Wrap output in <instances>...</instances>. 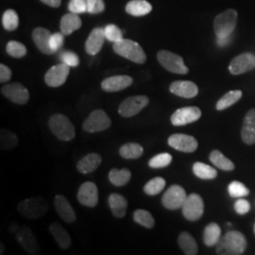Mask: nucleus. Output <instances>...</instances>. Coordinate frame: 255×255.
<instances>
[{
    "label": "nucleus",
    "instance_id": "6",
    "mask_svg": "<svg viewBox=\"0 0 255 255\" xmlns=\"http://www.w3.org/2000/svg\"><path fill=\"white\" fill-rule=\"evenodd\" d=\"M157 59L164 69L171 73L185 75L189 72L188 67L184 64L183 59L180 55L167 50H160L157 53Z\"/></svg>",
    "mask_w": 255,
    "mask_h": 255
},
{
    "label": "nucleus",
    "instance_id": "30",
    "mask_svg": "<svg viewBox=\"0 0 255 255\" xmlns=\"http://www.w3.org/2000/svg\"><path fill=\"white\" fill-rule=\"evenodd\" d=\"M221 238V229L219 224L212 222L208 224L203 233V241L206 246L212 247L218 245Z\"/></svg>",
    "mask_w": 255,
    "mask_h": 255
},
{
    "label": "nucleus",
    "instance_id": "28",
    "mask_svg": "<svg viewBox=\"0 0 255 255\" xmlns=\"http://www.w3.org/2000/svg\"><path fill=\"white\" fill-rule=\"evenodd\" d=\"M152 6L146 0H130L126 5V11L132 16H144L148 14Z\"/></svg>",
    "mask_w": 255,
    "mask_h": 255
},
{
    "label": "nucleus",
    "instance_id": "40",
    "mask_svg": "<svg viewBox=\"0 0 255 255\" xmlns=\"http://www.w3.org/2000/svg\"><path fill=\"white\" fill-rule=\"evenodd\" d=\"M172 162V156L167 152L160 153L151 158L148 162V165L151 168H164L168 166Z\"/></svg>",
    "mask_w": 255,
    "mask_h": 255
},
{
    "label": "nucleus",
    "instance_id": "14",
    "mask_svg": "<svg viewBox=\"0 0 255 255\" xmlns=\"http://www.w3.org/2000/svg\"><path fill=\"white\" fill-rule=\"evenodd\" d=\"M70 72V66L67 64H56L49 68L45 75V82L49 87H60L66 82Z\"/></svg>",
    "mask_w": 255,
    "mask_h": 255
},
{
    "label": "nucleus",
    "instance_id": "45",
    "mask_svg": "<svg viewBox=\"0 0 255 255\" xmlns=\"http://www.w3.org/2000/svg\"><path fill=\"white\" fill-rule=\"evenodd\" d=\"M68 9L73 13H83L87 11V0H70Z\"/></svg>",
    "mask_w": 255,
    "mask_h": 255
},
{
    "label": "nucleus",
    "instance_id": "51",
    "mask_svg": "<svg viewBox=\"0 0 255 255\" xmlns=\"http://www.w3.org/2000/svg\"><path fill=\"white\" fill-rule=\"evenodd\" d=\"M230 42H231V36L223 37V38H218L217 39V44L220 47L228 46Z\"/></svg>",
    "mask_w": 255,
    "mask_h": 255
},
{
    "label": "nucleus",
    "instance_id": "24",
    "mask_svg": "<svg viewBox=\"0 0 255 255\" xmlns=\"http://www.w3.org/2000/svg\"><path fill=\"white\" fill-rule=\"evenodd\" d=\"M110 208L112 214L117 219H122L126 216L128 208V201L122 195L113 193L109 196Z\"/></svg>",
    "mask_w": 255,
    "mask_h": 255
},
{
    "label": "nucleus",
    "instance_id": "50",
    "mask_svg": "<svg viewBox=\"0 0 255 255\" xmlns=\"http://www.w3.org/2000/svg\"><path fill=\"white\" fill-rule=\"evenodd\" d=\"M41 1L52 8H59L62 3V0H41Z\"/></svg>",
    "mask_w": 255,
    "mask_h": 255
},
{
    "label": "nucleus",
    "instance_id": "9",
    "mask_svg": "<svg viewBox=\"0 0 255 255\" xmlns=\"http://www.w3.org/2000/svg\"><path fill=\"white\" fill-rule=\"evenodd\" d=\"M182 215L189 221H197L201 219L204 212L203 200L199 194H190L182 207Z\"/></svg>",
    "mask_w": 255,
    "mask_h": 255
},
{
    "label": "nucleus",
    "instance_id": "17",
    "mask_svg": "<svg viewBox=\"0 0 255 255\" xmlns=\"http://www.w3.org/2000/svg\"><path fill=\"white\" fill-rule=\"evenodd\" d=\"M255 68V55L243 53L234 58L229 65V70L233 75L246 73Z\"/></svg>",
    "mask_w": 255,
    "mask_h": 255
},
{
    "label": "nucleus",
    "instance_id": "21",
    "mask_svg": "<svg viewBox=\"0 0 255 255\" xmlns=\"http://www.w3.org/2000/svg\"><path fill=\"white\" fill-rule=\"evenodd\" d=\"M51 36H52L51 32L45 27H36L32 31V39L38 49L44 54L52 55L56 53L52 50L49 44Z\"/></svg>",
    "mask_w": 255,
    "mask_h": 255
},
{
    "label": "nucleus",
    "instance_id": "20",
    "mask_svg": "<svg viewBox=\"0 0 255 255\" xmlns=\"http://www.w3.org/2000/svg\"><path fill=\"white\" fill-rule=\"evenodd\" d=\"M169 91L183 99H193L199 94V88L194 82L177 81L170 84Z\"/></svg>",
    "mask_w": 255,
    "mask_h": 255
},
{
    "label": "nucleus",
    "instance_id": "15",
    "mask_svg": "<svg viewBox=\"0 0 255 255\" xmlns=\"http://www.w3.org/2000/svg\"><path fill=\"white\" fill-rule=\"evenodd\" d=\"M167 143L176 150L182 151L184 153L194 152L199 146L198 141L195 137L182 133H175L170 135L168 137Z\"/></svg>",
    "mask_w": 255,
    "mask_h": 255
},
{
    "label": "nucleus",
    "instance_id": "37",
    "mask_svg": "<svg viewBox=\"0 0 255 255\" xmlns=\"http://www.w3.org/2000/svg\"><path fill=\"white\" fill-rule=\"evenodd\" d=\"M133 220L137 224L146 229H152L155 226V220L152 215L146 210L138 209L134 211Z\"/></svg>",
    "mask_w": 255,
    "mask_h": 255
},
{
    "label": "nucleus",
    "instance_id": "49",
    "mask_svg": "<svg viewBox=\"0 0 255 255\" xmlns=\"http://www.w3.org/2000/svg\"><path fill=\"white\" fill-rule=\"evenodd\" d=\"M11 70L5 64H0V82L5 83L9 82L11 78Z\"/></svg>",
    "mask_w": 255,
    "mask_h": 255
},
{
    "label": "nucleus",
    "instance_id": "5",
    "mask_svg": "<svg viewBox=\"0 0 255 255\" xmlns=\"http://www.w3.org/2000/svg\"><path fill=\"white\" fill-rule=\"evenodd\" d=\"M238 14L236 9H229L215 18L214 29L217 38L231 36L237 27Z\"/></svg>",
    "mask_w": 255,
    "mask_h": 255
},
{
    "label": "nucleus",
    "instance_id": "16",
    "mask_svg": "<svg viewBox=\"0 0 255 255\" xmlns=\"http://www.w3.org/2000/svg\"><path fill=\"white\" fill-rule=\"evenodd\" d=\"M78 201L83 206L96 207L99 202V191L97 185L92 182L82 183L78 191Z\"/></svg>",
    "mask_w": 255,
    "mask_h": 255
},
{
    "label": "nucleus",
    "instance_id": "3",
    "mask_svg": "<svg viewBox=\"0 0 255 255\" xmlns=\"http://www.w3.org/2000/svg\"><path fill=\"white\" fill-rule=\"evenodd\" d=\"M49 209L48 202L43 197L28 198L21 201L17 210L21 216L27 219H37L45 216Z\"/></svg>",
    "mask_w": 255,
    "mask_h": 255
},
{
    "label": "nucleus",
    "instance_id": "47",
    "mask_svg": "<svg viewBox=\"0 0 255 255\" xmlns=\"http://www.w3.org/2000/svg\"><path fill=\"white\" fill-rule=\"evenodd\" d=\"M64 35L62 32H57L52 34V36L50 38V47L52 48V50L57 52L59 49L62 48V46H64Z\"/></svg>",
    "mask_w": 255,
    "mask_h": 255
},
{
    "label": "nucleus",
    "instance_id": "46",
    "mask_svg": "<svg viewBox=\"0 0 255 255\" xmlns=\"http://www.w3.org/2000/svg\"><path fill=\"white\" fill-rule=\"evenodd\" d=\"M105 4L103 0H87V12L98 14L104 11Z\"/></svg>",
    "mask_w": 255,
    "mask_h": 255
},
{
    "label": "nucleus",
    "instance_id": "41",
    "mask_svg": "<svg viewBox=\"0 0 255 255\" xmlns=\"http://www.w3.org/2000/svg\"><path fill=\"white\" fill-rule=\"evenodd\" d=\"M7 53L13 58H22L27 55V48L17 41H9L6 46Z\"/></svg>",
    "mask_w": 255,
    "mask_h": 255
},
{
    "label": "nucleus",
    "instance_id": "53",
    "mask_svg": "<svg viewBox=\"0 0 255 255\" xmlns=\"http://www.w3.org/2000/svg\"><path fill=\"white\" fill-rule=\"evenodd\" d=\"M254 231H255V227H254Z\"/></svg>",
    "mask_w": 255,
    "mask_h": 255
},
{
    "label": "nucleus",
    "instance_id": "8",
    "mask_svg": "<svg viewBox=\"0 0 255 255\" xmlns=\"http://www.w3.org/2000/svg\"><path fill=\"white\" fill-rule=\"evenodd\" d=\"M149 103L146 96H133L127 98L120 103L119 107V115L122 118H132L138 115L142 110L146 108Z\"/></svg>",
    "mask_w": 255,
    "mask_h": 255
},
{
    "label": "nucleus",
    "instance_id": "19",
    "mask_svg": "<svg viewBox=\"0 0 255 255\" xmlns=\"http://www.w3.org/2000/svg\"><path fill=\"white\" fill-rule=\"evenodd\" d=\"M55 210L60 218L66 223H73L76 221L77 217L71 204L62 195H57L54 198Z\"/></svg>",
    "mask_w": 255,
    "mask_h": 255
},
{
    "label": "nucleus",
    "instance_id": "26",
    "mask_svg": "<svg viewBox=\"0 0 255 255\" xmlns=\"http://www.w3.org/2000/svg\"><path fill=\"white\" fill-rule=\"evenodd\" d=\"M49 232L54 237L56 243L62 250H67L71 246V237L68 232L59 223L54 222L50 225Z\"/></svg>",
    "mask_w": 255,
    "mask_h": 255
},
{
    "label": "nucleus",
    "instance_id": "23",
    "mask_svg": "<svg viewBox=\"0 0 255 255\" xmlns=\"http://www.w3.org/2000/svg\"><path fill=\"white\" fill-rule=\"evenodd\" d=\"M241 137L247 145L255 144V109H251L247 113L241 129Z\"/></svg>",
    "mask_w": 255,
    "mask_h": 255
},
{
    "label": "nucleus",
    "instance_id": "1",
    "mask_svg": "<svg viewBox=\"0 0 255 255\" xmlns=\"http://www.w3.org/2000/svg\"><path fill=\"white\" fill-rule=\"evenodd\" d=\"M247 248L246 237L243 234L232 231L221 237L217 247V254L220 255H242Z\"/></svg>",
    "mask_w": 255,
    "mask_h": 255
},
{
    "label": "nucleus",
    "instance_id": "12",
    "mask_svg": "<svg viewBox=\"0 0 255 255\" xmlns=\"http://www.w3.org/2000/svg\"><path fill=\"white\" fill-rule=\"evenodd\" d=\"M16 240L19 245L22 247L28 255H36L40 254L39 243L31 229L28 228L27 226H21L16 233Z\"/></svg>",
    "mask_w": 255,
    "mask_h": 255
},
{
    "label": "nucleus",
    "instance_id": "32",
    "mask_svg": "<svg viewBox=\"0 0 255 255\" xmlns=\"http://www.w3.org/2000/svg\"><path fill=\"white\" fill-rule=\"evenodd\" d=\"M144 153L143 146L137 143H128L119 148V154L127 160L139 159Z\"/></svg>",
    "mask_w": 255,
    "mask_h": 255
},
{
    "label": "nucleus",
    "instance_id": "2",
    "mask_svg": "<svg viewBox=\"0 0 255 255\" xmlns=\"http://www.w3.org/2000/svg\"><path fill=\"white\" fill-rule=\"evenodd\" d=\"M113 48L117 54L135 64H143L146 63V55L145 51L143 50L142 46L132 40L123 38L119 42L114 43Z\"/></svg>",
    "mask_w": 255,
    "mask_h": 255
},
{
    "label": "nucleus",
    "instance_id": "34",
    "mask_svg": "<svg viewBox=\"0 0 255 255\" xmlns=\"http://www.w3.org/2000/svg\"><path fill=\"white\" fill-rule=\"evenodd\" d=\"M193 172L198 178L202 180H213L218 176L216 168L201 162H197L193 164Z\"/></svg>",
    "mask_w": 255,
    "mask_h": 255
},
{
    "label": "nucleus",
    "instance_id": "4",
    "mask_svg": "<svg viewBox=\"0 0 255 255\" xmlns=\"http://www.w3.org/2000/svg\"><path fill=\"white\" fill-rule=\"evenodd\" d=\"M48 127L52 133L62 141H71L75 138L76 130L71 121L62 114H55L48 120Z\"/></svg>",
    "mask_w": 255,
    "mask_h": 255
},
{
    "label": "nucleus",
    "instance_id": "11",
    "mask_svg": "<svg viewBox=\"0 0 255 255\" xmlns=\"http://www.w3.org/2000/svg\"><path fill=\"white\" fill-rule=\"evenodd\" d=\"M1 94L9 101L18 105L27 104L29 100L28 90L19 82H12L4 85L1 88Z\"/></svg>",
    "mask_w": 255,
    "mask_h": 255
},
{
    "label": "nucleus",
    "instance_id": "42",
    "mask_svg": "<svg viewBox=\"0 0 255 255\" xmlns=\"http://www.w3.org/2000/svg\"><path fill=\"white\" fill-rule=\"evenodd\" d=\"M228 191L232 198H244L250 194V190L242 182H232L228 186Z\"/></svg>",
    "mask_w": 255,
    "mask_h": 255
},
{
    "label": "nucleus",
    "instance_id": "22",
    "mask_svg": "<svg viewBox=\"0 0 255 255\" xmlns=\"http://www.w3.org/2000/svg\"><path fill=\"white\" fill-rule=\"evenodd\" d=\"M104 28L96 27L94 28L85 42V50L89 55H97L102 48L105 41Z\"/></svg>",
    "mask_w": 255,
    "mask_h": 255
},
{
    "label": "nucleus",
    "instance_id": "27",
    "mask_svg": "<svg viewBox=\"0 0 255 255\" xmlns=\"http://www.w3.org/2000/svg\"><path fill=\"white\" fill-rule=\"evenodd\" d=\"M82 19L80 18L79 14L77 13H67L64 14L61 20V32L64 34V36L70 35L75 30L79 29L82 27Z\"/></svg>",
    "mask_w": 255,
    "mask_h": 255
},
{
    "label": "nucleus",
    "instance_id": "48",
    "mask_svg": "<svg viewBox=\"0 0 255 255\" xmlns=\"http://www.w3.org/2000/svg\"><path fill=\"white\" fill-rule=\"evenodd\" d=\"M235 210L239 215H245L250 212L251 204L249 201L244 199H239L235 203Z\"/></svg>",
    "mask_w": 255,
    "mask_h": 255
},
{
    "label": "nucleus",
    "instance_id": "33",
    "mask_svg": "<svg viewBox=\"0 0 255 255\" xmlns=\"http://www.w3.org/2000/svg\"><path fill=\"white\" fill-rule=\"evenodd\" d=\"M131 178V172L128 168L118 169L112 168L109 172L110 182H112L115 186H124L129 182Z\"/></svg>",
    "mask_w": 255,
    "mask_h": 255
},
{
    "label": "nucleus",
    "instance_id": "18",
    "mask_svg": "<svg viewBox=\"0 0 255 255\" xmlns=\"http://www.w3.org/2000/svg\"><path fill=\"white\" fill-rule=\"evenodd\" d=\"M133 82V79L127 75L113 76L105 79L101 82L102 90L108 93L119 92L129 87Z\"/></svg>",
    "mask_w": 255,
    "mask_h": 255
},
{
    "label": "nucleus",
    "instance_id": "13",
    "mask_svg": "<svg viewBox=\"0 0 255 255\" xmlns=\"http://www.w3.org/2000/svg\"><path fill=\"white\" fill-rule=\"evenodd\" d=\"M201 118V111L199 107L189 106L177 110L170 118L174 126H184L198 121Z\"/></svg>",
    "mask_w": 255,
    "mask_h": 255
},
{
    "label": "nucleus",
    "instance_id": "10",
    "mask_svg": "<svg viewBox=\"0 0 255 255\" xmlns=\"http://www.w3.org/2000/svg\"><path fill=\"white\" fill-rule=\"evenodd\" d=\"M186 198V192L183 187L178 184H173L164 192L162 203L166 209L177 210L182 208Z\"/></svg>",
    "mask_w": 255,
    "mask_h": 255
},
{
    "label": "nucleus",
    "instance_id": "29",
    "mask_svg": "<svg viewBox=\"0 0 255 255\" xmlns=\"http://www.w3.org/2000/svg\"><path fill=\"white\" fill-rule=\"evenodd\" d=\"M178 244L182 252L187 255H198L199 248L195 238L187 232H182L178 238Z\"/></svg>",
    "mask_w": 255,
    "mask_h": 255
},
{
    "label": "nucleus",
    "instance_id": "36",
    "mask_svg": "<svg viewBox=\"0 0 255 255\" xmlns=\"http://www.w3.org/2000/svg\"><path fill=\"white\" fill-rule=\"evenodd\" d=\"M241 98H242V92L240 90L228 92L218 101L216 108L218 111L227 109L235 103H237Z\"/></svg>",
    "mask_w": 255,
    "mask_h": 255
},
{
    "label": "nucleus",
    "instance_id": "43",
    "mask_svg": "<svg viewBox=\"0 0 255 255\" xmlns=\"http://www.w3.org/2000/svg\"><path fill=\"white\" fill-rule=\"evenodd\" d=\"M104 33H105V38L113 43L119 42L121 39H123V33L121 29L118 26L113 24H110L105 27Z\"/></svg>",
    "mask_w": 255,
    "mask_h": 255
},
{
    "label": "nucleus",
    "instance_id": "52",
    "mask_svg": "<svg viewBox=\"0 0 255 255\" xmlns=\"http://www.w3.org/2000/svg\"><path fill=\"white\" fill-rule=\"evenodd\" d=\"M0 247H1V250H0V255H4V253H5V247L3 245V243H1Z\"/></svg>",
    "mask_w": 255,
    "mask_h": 255
},
{
    "label": "nucleus",
    "instance_id": "39",
    "mask_svg": "<svg viewBox=\"0 0 255 255\" xmlns=\"http://www.w3.org/2000/svg\"><path fill=\"white\" fill-rule=\"evenodd\" d=\"M2 25L8 31L15 30L19 25V18L17 13L13 9H7L2 17Z\"/></svg>",
    "mask_w": 255,
    "mask_h": 255
},
{
    "label": "nucleus",
    "instance_id": "25",
    "mask_svg": "<svg viewBox=\"0 0 255 255\" xmlns=\"http://www.w3.org/2000/svg\"><path fill=\"white\" fill-rule=\"evenodd\" d=\"M102 162V158L99 153H90L86 155L79 161L77 164V169L80 173L89 174L98 169V167L101 165Z\"/></svg>",
    "mask_w": 255,
    "mask_h": 255
},
{
    "label": "nucleus",
    "instance_id": "44",
    "mask_svg": "<svg viewBox=\"0 0 255 255\" xmlns=\"http://www.w3.org/2000/svg\"><path fill=\"white\" fill-rule=\"evenodd\" d=\"M60 59L62 62L70 67H76L80 64V58L78 55L72 51H64L60 55Z\"/></svg>",
    "mask_w": 255,
    "mask_h": 255
},
{
    "label": "nucleus",
    "instance_id": "7",
    "mask_svg": "<svg viewBox=\"0 0 255 255\" xmlns=\"http://www.w3.org/2000/svg\"><path fill=\"white\" fill-rule=\"evenodd\" d=\"M112 125V121L108 115L103 110L93 111L90 116L85 119L82 124V128L90 133L106 130Z\"/></svg>",
    "mask_w": 255,
    "mask_h": 255
},
{
    "label": "nucleus",
    "instance_id": "31",
    "mask_svg": "<svg viewBox=\"0 0 255 255\" xmlns=\"http://www.w3.org/2000/svg\"><path fill=\"white\" fill-rule=\"evenodd\" d=\"M210 161L216 167L224 171H232L235 169V164L219 150H213L209 156Z\"/></svg>",
    "mask_w": 255,
    "mask_h": 255
},
{
    "label": "nucleus",
    "instance_id": "38",
    "mask_svg": "<svg viewBox=\"0 0 255 255\" xmlns=\"http://www.w3.org/2000/svg\"><path fill=\"white\" fill-rule=\"evenodd\" d=\"M165 180L162 177H155L144 186V192L148 196H156L164 190Z\"/></svg>",
    "mask_w": 255,
    "mask_h": 255
},
{
    "label": "nucleus",
    "instance_id": "35",
    "mask_svg": "<svg viewBox=\"0 0 255 255\" xmlns=\"http://www.w3.org/2000/svg\"><path fill=\"white\" fill-rule=\"evenodd\" d=\"M18 145V138L14 132L7 128H2L0 131V148L1 150H9Z\"/></svg>",
    "mask_w": 255,
    "mask_h": 255
}]
</instances>
